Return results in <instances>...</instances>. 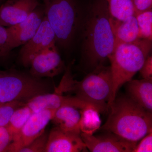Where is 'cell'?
I'll return each mask as SVG.
<instances>
[{"mask_svg":"<svg viewBox=\"0 0 152 152\" xmlns=\"http://www.w3.org/2000/svg\"><path fill=\"white\" fill-rule=\"evenodd\" d=\"M84 59L92 71L109 60L115 48V38L108 6L96 5L87 15L83 36Z\"/></svg>","mask_w":152,"mask_h":152,"instance_id":"cell-1","label":"cell"},{"mask_svg":"<svg viewBox=\"0 0 152 152\" xmlns=\"http://www.w3.org/2000/svg\"><path fill=\"white\" fill-rule=\"evenodd\" d=\"M109 110L107 119L101 128L102 130L134 142L152 132V113L129 96L116 97Z\"/></svg>","mask_w":152,"mask_h":152,"instance_id":"cell-2","label":"cell"},{"mask_svg":"<svg viewBox=\"0 0 152 152\" xmlns=\"http://www.w3.org/2000/svg\"><path fill=\"white\" fill-rule=\"evenodd\" d=\"M113 78L110 66H102L92 71L82 80H75L68 66L59 85L55 92L63 94L71 93L75 96L92 104L100 113L108 111L111 97Z\"/></svg>","mask_w":152,"mask_h":152,"instance_id":"cell-3","label":"cell"},{"mask_svg":"<svg viewBox=\"0 0 152 152\" xmlns=\"http://www.w3.org/2000/svg\"><path fill=\"white\" fill-rule=\"evenodd\" d=\"M151 48L152 41L142 39L129 43L118 44L115 47L110 59L113 89L108 108L120 88L132 80L141 69Z\"/></svg>","mask_w":152,"mask_h":152,"instance_id":"cell-4","label":"cell"},{"mask_svg":"<svg viewBox=\"0 0 152 152\" xmlns=\"http://www.w3.org/2000/svg\"><path fill=\"white\" fill-rule=\"evenodd\" d=\"M49 92L48 83L41 78L17 71L0 70V104L14 101L26 103Z\"/></svg>","mask_w":152,"mask_h":152,"instance_id":"cell-5","label":"cell"},{"mask_svg":"<svg viewBox=\"0 0 152 152\" xmlns=\"http://www.w3.org/2000/svg\"><path fill=\"white\" fill-rule=\"evenodd\" d=\"M45 17L54 32L56 43L66 48L78 26L79 14L74 0H43Z\"/></svg>","mask_w":152,"mask_h":152,"instance_id":"cell-6","label":"cell"},{"mask_svg":"<svg viewBox=\"0 0 152 152\" xmlns=\"http://www.w3.org/2000/svg\"><path fill=\"white\" fill-rule=\"evenodd\" d=\"M56 110H45L34 113L22 128L18 135L6 148L5 152H18L45 132Z\"/></svg>","mask_w":152,"mask_h":152,"instance_id":"cell-7","label":"cell"},{"mask_svg":"<svg viewBox=\"0 0 152 152\" xmlns=\"http://www.w3.org/2000/svg\"><path fill=\"white\" fill-rule=\"evenodd\" d=\"M30 74L36 77L52 78L61 73L64 64L56 44L36 55L27 66Z\"/></svg>","mask_w":152,"mask_h":152,"instance_id":"cell-8","label":"cell"},{"mask_svg":"<svg viewBox=\"0 0 152 152\" xmlns=\"http://www.w3.org/2000/svg\"><path fill=\"white\" fill-rule=\"evenodd\" d=\"M80 136L87 149L92 152H133L138 142L109 132L98 136L81 133Z\"/></svg>","mask_w":152,"mask_h":152,"instance_id":"cell-9","label":"cell"},{"mask_svg":"<svg viewBox=\"0 0 152 152\" xmlns=\"http://www.w3.org/2000/svg\"><path fill=\"white\" fill-rule=\"evenodd\" d=\"M55 44L56 37L54 32L44 16L34 35L22 47L20 52L22 64L27 67L36 55Z\"/></svg>","mask_w":152,"mask_h":152,"instance_id":"cell-10","label":"cell"},{"mask_svg":"<svg viewBox=\"0 0 152 152\" xmlns=\"http://www.w3.org/2000/svg\"><path fill=\"white\" fill-rule=\"evenodd\" d=\"M45 15L36 8L23 21L7 28L8 33V48L9 52L23 45L32 38L39 27Z\"/></svg>","mask_w":152,"mask_h":152,"instance_id":"cell-11","label":"cell"},{"mask_svg":"<svg viewBox=\"0 0 152 152\" xmlns=\"http://www.w3.org/2000/svg\"><path fill=\"white\" fill-rule=\"evenodd\" d=\"M25 104L29 107L33 113L45 110H57L66 106H73L81 109L95 108L98 110L97 108L92 104L75 96H64L55 92L51 94L47 93L39 95L31 99Z\"/></svg>","mask_w":152,"mask_h":152,"instance_id":"cell-12","label":"cell"},{"mask_svg":"<svg viewBox=\"0 0 152 152\" xmlns=\"http://www.w3.org/2000/svg\"><path fill=\"white\" fill-rule=\"evenodd\" d=\"M87 149L80 134L64 132L56 126L48 134L45 152H80Z\"/></svg>","mask_w":152,"mask_h":152,"instance_id":"cell-13","label":"cell"},{"mask_svg":"<svg viewBox=\"0 0 152 152\" xmlns=\"http://www.w3.org/2000/svg\"><path fill=\"white\" fill-rule=\"evenodd\" d=\"M37 0H11L0 6V25L10 27L25 20L34 10Z\"/></svg>","mask_w":152,"mask_h":152,"instance_id":"cell-14","label":"cell"},{"mask_svg":"<svg viewBox=\"0 0 152 152\" xmlns=\"http://www.w3.org/2000/svg\"><path fill=\"white\" fill-rule=\"evenodd\" d=\"M82 110L73 106L61 107L56 110L51 121L62 130L80 134Z\"/></svg>","mask_w":152,"mask_h":152,"instance_id":"cell-15","label":"cell"},{"mask_svg":"<svg viewBox=\"0 0 152 152\" xmlns=\"http://www.w3.org/2000/svg\"><path fill=\"white\" fill-rule=\"evenodd\" d=\"M110 22L115 38V48L118 44L129 43L140 39L135 16L123 21L113 20L110 17Z\"/></svg>","mask_w":152,"mask_h":152,"instance_id":"cell-16","label":"cell"},{"mask_svg":"<svg viewBox=\"0 0 152 152\" xmlns=\"http://www.w3.org/2000/svg\"><path fill=\"white\" fill-rule=\"evenodd\" d=\"M127 83L128 96L144 109L152 113V80L132 79Z\"/></svg>","mask_w":152,"mask_h":152,"instance_id":"cell-17","label":"cell"},{"mask_svg":"<svg viewBox=\"0 0 152 152\" xmlns=\"http://www.w3.org/2000/svg\"><path fill=\"white\" fill-rule=\"evenodd\" d=\"M33 113L29 107L25 104L17 109L12 114L6 127L12 136L13 141L18 135L22 128Z\"/></svg>","mask_w":152,"mask_h":152,"instance_id":"cell-18","label":"cell"},{"mask_svg":"<svg viewBox=\"0 0 152 152\" xmlns=\"http://www.w3.org/2000/svg\"><path fill=\"white\" fill-rule=\"evenodd\" d=\"M99 111L95 108L82 109L80 122L81 133L93 134L100 128L101 121Z\"/></svg>","mask_w":152,"mask_h":152,"instance_id":"cell-19","label":"cell"},{"mask_svg":"<svg viewBox=\"0 0 152 152\" xmlns=\"http://www.w3.org/2000/svg\"><path fill=\"white\" fill-rule=\"evenodd\" d=\"M109 14L113 20L123 21L135 15L132 0H108Z\"/></svg>","mask_w":152,"mask_h":152,"instance_id":"cell-20","label":"cell"},{"mask_svg":"<svg viewBox=\"0 0 152 152\" xmlns=\"http://www.w3.org/2000/svg\"><path fill=\"white\" fill-rule=\"evenodd\" d=\"M135 16L138 26L140 39L152 41V10L137 14Z\"/></svg>","mask_w":152,"mask_h":152,"instance_id":"cell-21","label":"cell"},{"mask_svg":"<svg viewBox=\"0 0 152 152\" xmlns=\"http://www.w3.org/2000/svg\"><path fill=\"white\" fill-rule=\"evenodd\" d=\"M25 104V103L20 101L0 104V127L6 126L14 112Z\"/></svg>","mask_w":152,"mask_h":152,"instance_id":"cell-22","label":"cell"},{"mask_svg":"<svg viewBox=\"0 0 152 152\" xmlns=\"http://www.w3.org/2000/svg\"><path fill=\"white\" fill-rule=\"evenodd\" d=\"M48 134L44 132L26 146L19 150L18 152H45Z\"/></svg>","mask_w":152,"mask_h":152,"instance_id":"cell-23","label":"cell"},{"mask_svg":"<svg viewBox=\"0 0 152 152\" xmlns=\"http://www.w3.org/2000/svg\"><path fill=\"white\" fill-rule=\"evenodd\" d=\"M8 41V33L7 28L0 25V58L7 56L10 53Z\"/></svg>","mask_w":152,"mask_h":152,"instance_id":"cell-24","label":"cell"},{"mask_svg":"<svg viewBox=\"0 0 152 152\" xmlns=\"http://www.w3.org/2000/svg\"><path fill=\"white\" fill-rule=\"evenodd\" d=\"M137 144L133 152H152V132L147 134Z\"/></svg>","mask_w":152,"mask_h":152,"instance_id":"cell-25","label":"cell"},{"mask_svg":"<svg viewBox=\"0 0 152 152\" xmlns=\"http://www.w3.org/2000/svg\"><path fill=\"white\" fill-rule=\"evenodd\" d=\"M134 15L152 10V0H132Z\"/></svg>","mask_w":152,"mask_h":152,"instance_id":"cell-26","label":"cell"},{"mask_svg":"<svg viewBox=\"0 0 152 152\" xmlns=\"http://www.w3.org/2000/svg\"><path fill=\"white\" fill-rule=\"evenodd\" d=\"M12 141V137L7 127H0V152H5Z\"/></svg>","mask_w":152,"mask_h":152,"instance_id":"cell-27","label":"cell"},{"mask_svg":"<svg viewBox=\"0 0 152 152\" xmlns=\"http://www.w3.org/2000/svg\"><path fill=\"white\" fill-rule=\"evenodd\" d=\"M139 72L143 78L148 80H152V57H147L142 66Z\"/></svg>","mask_w":152,"mask_h":152,"instance_id":"cell-28","label":"cell"},{"mask_svg":"<svg viewBox=\"0 0 152 152\" xmlns=\"http://www.w3.org/2000/svg\"><path fill=\"white\" fill-rule=\"evenodd\" d=\"M2 0H0V6H1V4H2Z\"/></svg>","mask_w":152,"mask_h":152,"instance_id":"cell-29","label":"cell"},{"mask_svg":"<svg viewBox=\"0 0 152 152\" xmlns=\"http://www.w3.org/2000/svg\"><path fill=\"white\" fill-rule=\"evenodd\" d=\"M108 1V0H107V1Z\"/></svg>","mask_w":152,"mask_h":152,"instance_id":"cell-30","label":"cell"}]
</instances>
